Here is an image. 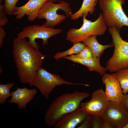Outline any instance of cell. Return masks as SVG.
Masks as SVG:
<instances>
[{"label":"cell","mask_w":128,"mask_h":128,"mask_svg":"<svg viewBox=\"0 0 128 128\" xmlns=\"http://www.w3.org/2000/svg\"><path fill=\"white\" fill-rule=\"evenodd\" d=\"M13 47L14 61L21 82L33 86L36 73L46 56L31 46L25 38L14 39Z\"/></svg>","instance_id":"obj_1"},{"label":"cell","mask_w":128,"mask_h":128,"mask_svg":"<svg viewBox=\"0 0 128 128\" xmlns=\"http://www.w3.org/2000/svg\"><path fill=\"white\" fill-rule=\"evenodd\" d=\"M123 128H128V123L124 126Z\"/></svg>","instance_id":"obj_29"},{"label":"cell","mask_w":128,"mask_h":128,"mask_svg":"<svg viewBox=\"0 0 128 128\" xmlns=\"http://www.w3.org/2000/svg\"><path fill=\"white\" fill-rule=\"evenodd\" d=\"M89 96L88 93L75 91L64 93L56 98L47 109L44 117L48 126H54L65 114L80 107L82 101Z\"/></svg>","instance_id":"obj_2"},{"label":"cell","mask_w":128,"mask_h":128,"mask_svg":"<svg viewBox=\"0 0 128 128\" xmlns=\"http://www.w3.org/2000/svg\"><path fill=\"white\" fill-rule=\"evenodd\" d=\"M70 56L73 58L79 59H88L93 57L91 50L87 46L79 53Z\"/></svg>","instance_id":"obj_22"},{"label":"cell","mask_w":128,"mask_h":128,"mask_svg":"<svg viewBox=\"0 0 128 128\" xmlns=\"http://www.w3.org/2000/svg\"><path fill=\"white\" fill-rule=\"evenodd\" d=\"M3 0H0V5H1V4Z\"/></svg>","instance_id":"obj_31"},{"label":"cell","mask_w":128,"mask_h":128,"mask_svg":"<svg viewBox=\"0 0 128 128\" xmlns=\"http://www.w3.org/2000/svg\"><path fill=\"white\" fill-rule=\"evenodd\" d=\"M109 102L105 91L101 88L93 92L90 100L81 103L80 107L88 114L101 116L106 110Z\"/></svg>","instance_id":"obj_10"},{"label":"cell","mask_w":128,"mask_h":128,"mask_svg":"<svg viewBox=\"0 0 128 128\" xmlns=\"http://www.w3.org/2000/svg\"><path fill=\"white\" fill-rule=\"evenodd\" d=\"M101 56L97 58L93 57L88 59H79L73 58L70 56L63 57L73 62L79 64L87 67L90 71H95L101 76L105 74L107 70L106 68L102 67L100 63Z\"/></svg>","instance_id":"obj_15"},{"label":"cell","mask_w":128,"mask_h":128,"mask_svg":"<svg viewBox=\"0 0 128 128\" xmlns=\"http://www.w3.org/2000/svg\"><path fill=\"white\" fill-rule=\"evenodd\" d=\"M49 0L51 1L54 3L56 2L57 1L59 0Z\"/></svg>","instance_id":"obj_30"},{"label":"cell","mask_w":128,"mask_h":128,"mask_svg":"<svg viewBox=\"0 0 128 128\" xmlns=\"http://www.w3.org/2000/svg\"><path fill=\"white\" fill-rule=\"evenodd\" d=\"M102 78L105 84V95L109 101L121 102L123 94L120 84L114 73H105Z\"/></svg>","instance_id":"obj_11"},{"label":"cell","mask_w":128,"mask_h":128,"mask_svg":"<svg viewBox=\"0 0 128 128\" xmlns=\"http://www.w3.org/2000/svg\"><path fill=\"white\" fill-rule=\"evenodd\" d=\"M88 114L80 107L63 116L54 126L55 128H74L81 123Z\"/></svg>","instance_id":"obj_13"},{"label":"cell","mask_w":128,"mask_h":128,"mask_svg":"<svg viewBox=\"0 0 128 128\" xmlns=\"http://www.w3.org/2000/svg\"><path fill=\"white\" fill-rule=\"evenodd\" d=\"M16 88V90L11 92V98L8 102L16 104L18 108L23 110L26 107L27 104L34 98L37 90L35 88L28 89L24 86L22 88Z\"/></svg>","instance_id":"obj_14"},{"label":"cell","mask_w":128,"mask_h":128,"mask_svg":"<svg viewBox=\"0 0 128 128\" xmlns=\"http://www.w3.org/2000/svg\"><path fill=\"white\" fill-rule=\"evenodd\" d=\"M63 84L86 85L69 82L58 75L50 73L41 67L36 73L33 86L39 90L43 95L48 99L50 94L56 86Z\"/></svg>","instance_id":"obj_8"},{"label":"cell","mask_w":128,"mask_h":128,"mask_svg":"<svg viewBox=\"0 0 128 128\" xmlns=\"http://www.w3.org/2000/svg\"><path fill=\"white\" fill-rule=\"evenodd\" d=\"M62 32L60 29H55L47 27L44 24L42 25L34 24L23 27L17 34V37L29 39L28 42L33 47L38 50L39 45L36 41L37 39L42 40L43 46L48 43L49 39L52 36L59 34Z\"/></svg>","instance_id":"obj_7"},{"label":"cell","mask_w":128,"mask_h":128,"mask_svg":"<svg viewBox=\"0 0 128 128\" xmlns=\"http://www.w3.org/2000/svg\"><path fill=\"white\" fill-rule=\"evenodd\" d=\"M6 34L4 28L3 27L0 26V47H1L4 42V39Z\"/></svg>","instance_id":"obj_26"},{"label":"cell","mask_w":128,"mask_h":128,"mask_svg":"<svg viewBox=\"0 0 128 128\" xmlns=\"http://www.w3.org/2000/svg\"><path fill=\"white\" fill-rule=\"evenodd\" d=\"M101 116L113 128H123L128 123V113L121 102L109 101Z\"/></svg>","instance_id":"obj_9"},{"label":"cell","mask_w":128,"mask_h":128,"mask_svg":"<svg viewBox=\"0 0 128 128\" xmlns=\"http://www.w3.org/2000/svg\"><path fill=\"white\" fill-rule=\"evenodd\" d=\"M101 128H113L107 122L103 120Z\"/></svg>","instance_id":"obj_28"},{"label":"cell","mask_w":128,"mask_h":128,"mask_svg":"<svg viewBox=\"0 0 128 128\" xmlns=\"http://www.w3.org/2000/svg\"><path fill=\"white\" fill-rule=\"evenodd\" d=\"M92 115L88 114L83 121L76 128H91Z\"/></svg>","instance_id":"obj_25"},{"label":"cell","mask_w":128,"mask_h":128,"mask_svg":"<svg viewBox=\"0 0 128 128\" xmlns=\"http://www.w3.org/2000/svg\"><path fill=\"white\" fill-rule=\"evenodd\" d=\"M15 84L13 82L5 84H0V103L4 105L7 99L11 96V88Z\"/></svg>","instance_id":"obj_20"},{"label":"cell","mask_w":128,"mask_h":128,"mask_svg":"<svg viewBox=\"0 0 128 128\" xmlns=\"http://www.w3.org/2000/svg\"><path fill=\"white\" fill-rule=\"evenodd\" d=\"M121 85L123 94L128 91V68L120 69L114 73Z\"/></svg>","instance_id":"obj_19"},{"label":"cell","mask_w":128,"mask_h":128,"mask_svg":"<svg viewBox=\"0 0 128 128\" xmlns=\"http://www.w3.org/2000/svg\"><path fill=\"white\" fill-rule=\"evenodd\" d=\"M28 1L22 6L15 8L14 15L17 19H21L26 15L27 20L32 22L37 18L40 10L48 0H27Z\"/></svg>","instance_id":"obj_12"},{"label":"cell","mask_w":128,"mask_h":128,"mask_svg":"<svg viewBox=\"0 0 128 128\" xmlns=\"http://www.w3.org/2000/svg\"><path fill=\"white\" fill-rule=\"evenodd\" d=\"M109 32L114 49L112 55L106 63L105 68L107 71L113 73L128 68V42L122 39L119 30L116 27H109Z\"/></svg>","instance_id":"obj_3"},{"label":"cell","mask_w":128,"mask_h":128,"mask_svg":"<svg viewBox=\"0 0 128 128\" xmlns=\"http://www.w3.org/2000/svg\"><path fill=\"white\" fill-rule=\"evenodd\" d=\"M124 108L128 113V94H124L121 102Z\"/></svg>","instance_id":"obj_27"},{"label":"cell","mask_w":128,"mask_h":128,"mask_svg":"<svg viewBox=\"0 0 128 128\" xmlns=\"http://www.w3.org/2000/svg\"><path fill=\"white\" fill-rule=\"evenodd\" d=\"M73 46L68 50L62 52H58L53 56L56 60L74 54H77L82 50L86 46L81 42L73 44Z\"/></svg>","instance_id":"obj_18"},{"label":"cell","mask_w":128,"mask_h":128,"mask_svg":"<svg viewBox=\"0 0 128 128\" xmlns=\"http://www.w3.org/2000/svg\"><path fill=\"white\" fill-rule=\"evenodd\" d=\"M72 11L69 5L62 0L58 3L48 0L43 4L39 13L37 19H45L44 24L53 27L64 21L67 17L70 18Z\"/></svg>","instance_id":"obj_5"},{"label":"cell","mask_w":128,"mask_h":128,"mask_svg":"<svg viewBox=\"0 0 128 128\" xmlns=\"http://www.w3.org/2000/svg\"><path fill=\"white\" fill-rule=\"evenodd\" d=\"M103 121L101 116L92 115L91 128H101Z\"/></svg>","instance_id":"obj_23"},{"label":"cell","mask_w":128,"mask_h":128,"mask_svg":"<svg viewBox=\"0 0 128 128\" xmlns=\"http://www.w3.org/2000/svg\"><path fill=\"white\" fill-rule=\"evenodd\" d=\"M127 94H128V92H127Z\"/></svg>","instance_id":"obj_32"},{"label":"cell","mask_w":128,"mask_h":128,"mask_svg":"<svg viewBox=\"0 0 128 128\" xmlns=\"http://www.w3.org/2000/svg\"><path fill=\"white\" fill-rule=\"evenodd\" d=\"M98 0H83L79 9L71 15V19L75 20L84 16H87L88 13L92 14L95 11Z\"/></svg>","instance_id":"obj_17"},{"label":"cell","mask_w":128,"mask_h":128,"mask_svg":"<svg viewBox=\"0 0 128 128\" xmlns=\"http://www.w3.org/2000/svg\"><path fill=\"white\" fill-rule=\"evenodd\" d=\"M19 0H4V7L5 11L7 14L9 16L14 15L15 8Z\"/></svg>","instance_id":"obj_21"},{"label":"cell","mask_w":128,"mask_h":128,"mask_svg":"<svg viewBox=\"0 0 128 128\" xmlns=\"http://www.w3.org/2000/svg\"><path fill=\"white\" fill-rule=\"evenodd\" d=\"M82 17L83 23L80 28H72L67 32L66 39L73 44L82 42L91 36L103 35L107 28L101 12L98 18L94 22L87 19L86 16Z\"/></svg>","instance_id":"obj_4"},{"label":"cell","mask_w":128,"mask_h":128,"mask_svg":"<svg viewBox=\"0 0 128 128\" xmlns=\"http://www.w3.org/2000/svg\"><path fill=\"white\" fill-rule=\"evenodd\" d=\"M97 37L96 35L90 36L82 42L90 49L94 58L101 56L105 50L114 46L113 44L103 45L100 44L97 39Z\"/></svg>","instance_id":"obj_16"},{"label":"cell","mask_w":128,"mask_h":128,"mask_svg":"<svg viewBox=\"0 0 128 128\" xmlns=\"http://www.w3.org/2000/svg\"><path fill=\"white\" fill-rule=\"evenodd\" d=\"M99 4L105 22L109 27L119 30L124 26L128 27V17L123 9L125 0H99Z\"/></svg>","instance_id":"obj_6"},{"label":"cell","mask_w":128,"mask_h":128,"mask_svg":"<svg viewBox=\"0 0 128 128\" xmlns=\"http://www.w3.org/2000/svg\"><path fill=\"white\" fill-rule=\"evenodd\" d=\"M4 9V5H0V26L3 27L7 23L8 20Z\"/></svg>","instance_id":"obj_24"}]
</instances>
